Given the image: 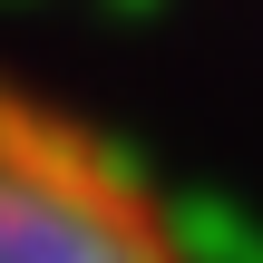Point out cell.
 I'll return each instance as SVG.
<instances>
[{
    "mask_svg": "<svg viewBox=\"0 0 263 263\" xmlns=\"http://www.w3.org/2000/svg\"><path fill=\"white\" fill-rule=\"evenodd\" d=\"M0 263H195L156 185L0 68Z\"/></svg>",
    "mask_w": 263,
    "mask_h": 263,
    "instance_id": "1",
    "label": "cell"
}]
</instances>
